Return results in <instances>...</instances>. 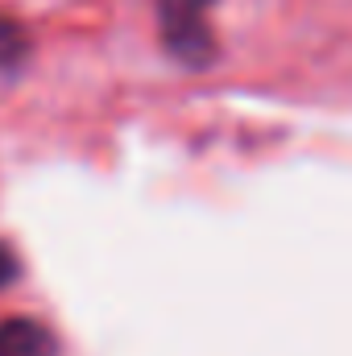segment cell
Returning a JSON list of instances; mask_svg holds the SVG:
<instances>
[{
	"mask_svg": "<svg viewBox=\"0 0 352 356\" xmlns=\"http://www.w3.org/2000/svg\"><path fill=\"white\" fill-rule=\"evenodd\" d=\"M216 0H158V33L166 54L182 67H207L216 58L211 8Z\"/></svg>",
	"mask_w": 352,
	"mask_h": 356,
	"instance_id": "cell-1",
	"label": "cell"
},
{
	"mask_svg": "<svg viewBox=\"0 0 352 356\" xmlns=\"http://www.w3.org/2000/svg\"><path fill=\"white\" fill-rule=\"evenodd\" d=\"M50 336L33 319H4L0 323V356H46Z\"/></svg>",
	"mask_w": 352,
	"mask_h": 356,
	"instance_id": "cell-2",
	"label": "cell"
},
{
	"mask_svg": "<svg viewBox=\"0 0 352 356\" xmlns=\"http://www.w3.org/2000/svg\"><path fill=\"white\" fill-rule=\"evenodd\" d=\"M25 58H29V33H25V25L17 17L0 13V75L17 71Z\"/></svg>",
	"mask_w": 352,
	"mask_h": 356,
	"instance_id": "cell-3",
	"label": "cell"
},
{
	"mask_svg": "<svg viewBox=\"0 0 352 356\" xmlns=\"http://www.w3.org/2000/svg\"><path fill=\"white\" fill-rule=\"evenodd\" d=\"M13 277H17V257L8 245H0V286H8Z\"/></svg>",
	"mask_w": 352,
	"mask_h": 356,
	"instance_id": "cell-4",
	"label": "cell"
}]
</instances>
